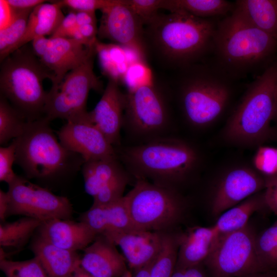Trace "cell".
I'll list each match as a JSON object with an SVG mask.
<instances>
[{
	"instance_id": "32",
	"label": "cell",
	"mask_w": 277,
	"mask_h": 277,
	"mask_svg": "<svg viewBox=\"0 0 277 277\" xmlns=\"http://www.w3.org/2000/svg\"><path fill=\"white\" fill-rule=\"evenodd\" d=\"M28 122L10 104L0 95V144L8 143L21 136Z\"/></svg>"
},
{
	"instance_id": "34",
	"label": "cell",
	"mask_w": 277,
	"mask_h": 277,
	"mask_svg": "<svg viewBox=\"0 0 277 277\" xmlns=\"http://www.w3.org/2000/svg\"><path fill=\"white\" fill-rule=\"evenodd\" d=\"M33 9L14 10V15L10 23L0 30V60L5 58L11 49L24 34L30 14Z\"/></svg>"
},
{
	"instance_id": "13",
	"label": "cell",
	"mask_w": 277,
	"mask_h": 277,
	"mask_svg": "<svg viewBox=\"0 0 277 277\" xmlns=\"http://www.w3.org/2000/svg\"><path fill=\"white\" fill-rule=\"evenodd\" d=\"M31 45L35 54L52 75L51 88L56 87L68 72L96 54L95 44L71 38L42 36L34 39Z\"/></svg>"
},
{
	"instance_id": "2",
	"label": "cell",
	"mask_w": 277,
	"mask_h": 277,
	"mask_svg": "<svg viewBox=\"0 0 277 277\" xmlns=\"http://www.w3.org/2000/svg\"><path fill=\"white\" fill-rule=\"evenodd\" d=\"M44 117L28 122L23 134L13 140L15 164L24 176L53 184L75 175L85 163L82 156L64 147Z\"/></svg>"
},
{
	"instance_id": "8",
	"label": "cell",
	"mask_w": 277,
	"mask_h": 277,
	"mask_svg": "<svg viewBox=\"0 0 277 277\" xmlns=\"http://www.w3.org/2000/svg\"><path fill=\"white\" fill-rule=\"evenodd\" d=\"M136 179L125 195L134 229L163 232L178 223L183 217L186 203L175 188Z\"/></svg>"
},
{
	"instance_id": "10",
	"label": "cell",
	"mask_w": 277,
	"mask_h": 277,
	"mask_svg": "<svg viewBox=\"0 0 277 277\" xmlns=\"http://www.w3.org/2000/svg\"><path fill=\"white\" fill-rule=\"evenodd\" d=\"M166 102L152 85H143L125 94L123 127L135 139L145 143L166 136L170 125Z\"/></svg>"
},
{
	"instance_id": "16",
	"label": "cell",
	"mask_w": 277,
	"mask_h": 277,
	"mask_svg": "<svg viewBox=\"0 0 277 277\" xmlns=\"http://www.w3.org/2000/svg\"><path fill=\"white\" fill-rule=\"evenodd\" d=\"M101 11L97 33L99 37L132 50L143 58L146 48L144 24L141 19L125 5L124 0Z\"/></svg>"
},
{
	"instance_id": "1",
	"label": "cell",
	"mask_w": 277,
	"mask_h": 277,
	"mask_svg": "<svg viewBox=\"0 0 277 277\" xmlns=\"http://www.w3.org/2000/svg\"><path fill=\"white\" fill-rule=\"evenodd\" d=\"M119 160L136 179L174 188L193 175L201 166L200 151L184 140L163 136L122 149Z\"/></svg>"
},
{
	"instance_id": "43",
	"label": "cell",
	"mask_w": 277,
	"mask_h": 277,
	"mask_svg": "<svg viewBox=\"0 0 277 277\" xmlns=\"http://www.w3.org/2000/svg\"><path fill=\"white\" fill-rule=\"evenodd\" d=\"M77 28L76 12L70 10L50 37L71 38L73 33Z\"/></svg>"
},
{
	"instance_id": "51",
	"label": "cell",
	"mask_w": 277,
	"mask_h": 277,
	"mask_svg": "<svg viewBox=\"0 0 277 277\" xmlns=\"http://www.w3.org/2000/svg\"><path fill=\"white\" fill-rule=\"evenodd\" d=\"M71 277H94L82 268L81 265L76 269Z\"/></svg>"
},
{
	"instance_id": "53",
	"label": "cell",
	"mask_w": 277,
	"mask_h": 277,
	"mask_svg": "<svg viewBox=\"0 0 277 277\" xmlns=\"http://www.w3.org/2000/svg\"><path fill=\"white\" fill-rule=\"evenodd\" d=\"M274 121H275V122L276 123V128H277V105H276V113H275V118H274Z\"/></svg>"
},
{
	"instance_id": "50",
	"label": "cell",
	"mask_w": 277,
	"mask_h": 277,
	"mask_svg": "<svg viewBox=\"0 0 277 277\" xmlns=\"http://www.w3.org/2000/svg\"><path fill=\"white\" fill-rule=\"evenodd\" d=\"M244 277H277L276 272H261L248 275Z\"/></svg>"
},
{
	"instance_id": "7",
	"label": "cell",
	"mask_w": 277,
	"mask_h": 277,
	"mask_svg": "<svg viewBox=\"0 0 277 277\" xmlns=\"http://www.w3.org/2000/svg\"><path fill=\"white\" fill-rule=\"evenodd\" d=\"M26 45L1 61L0 95L28 122L44 117L48 92L43 81L52 75Z\"/></svg>"
},
{
	"instance_id": "11",
	"label": "cell",
	"mask_w": 277,
	"mask_h": 277,
	"mask_svg": "<svg viewBox=\"0 0 277 277\" xmlns=\"http://www.w3.org/2000/svg\"><path fill=\"white\" fill-rule=\"evenodd\" d=\"M94 56L68 72L61 83L48 92L44 118L49 122L67 121L87 112L86 105L91 90L100 92L103 85L93 71Z\"/></svg>"
},
{
	"instance_id": "40",
	"label": "cell",
	"mask_w": 277,
	"mask_h": 277,
	"mask_svg": "<svg viewBox=\"0 0 277 277\" xmlns=\"http://www.w3.org/2000/svg\"><path fill=\"white\" fill-rule=\"evenodd\" d=\"M15 144L13 141L7 147H0V181L8 184L12 183L17 175L12 169L15 163Z\"/></svg>"
},
{
	"instance_id": "47",
	"label": "cell",
	"mask_w": 277,
	"mask_h": 277,
	"mask_svg": "<svg viewBox=\"0 0 277 277\" xmlns=\"http://www.w3.org/2000/svg\"><path fill=\"white\" fill-rule=\"evenodd\" d=\"M76 18L77 27L86 24L96 23L95 12L86 11L76 12Z\"/></svg>"
},
{
	"instance_id": "38",
	"label": "cell",
	"mask_w": 277,
	"mask_h": 277,
	"mask_svg": "<svg viewBox=\"0 0 277 277\" xmlns=\"http://www.w3.org/2000/svg\"><path fill=\"white\" fill-rule=\"evenodd\" d=\"M124 2L144 24L147 25L158 14L159 9H164L165 0H124Z\"/></svg>"
},
{
	"instance_id": "20",
	"label": "cell",
	"mask_w": 277,
	"mask_h": 277,
	"mask_svg": "<svg viewBox=\"0 0 277 277\" xmlns=\"http://www.w3.org/2000/svg\"><path fill=\"white\" fill-rule=\"evenodd\" d=\"M36 233L53 245L72 251L83 250L98 235L84 222L60 219L42 222Z\"/></svg>"
},
{
	"instance_id": "18",
	"label": "cell",
	"mask_w": 277,
	"mask_h": 277,
	"mask_svg": "<svg viewBox=\"0 0 277 277\" xmlns=\"http://www.w3.org/2000/svg\"><path fill=\"white\" fill-rule=\"evenodd\" d=\"M125 108V94L111 79L94 108L89 112L92 122L115 148L120 146Z\"/></svg>"
},
{
	"instance_id": "17",
	"label": "cell",
	"mask_w": 277,
	"mask_h": 277,
	"mask_svg": "<svg viewBox=\"0 0 277 277\" xmlns=\"http://www.w3.org/2000/svg\"><path fill=\"white\" fill-rule=\"evenodd\" d=\"M103 235L121 248L126 263L134 272L156 258L162 248L163 232L132 229Z\"/></svg>"
},
{
	"instance_id": "19",
	"label": "cell",
	"mask_w": 277,
	"mask_h": 277,
	"mask_svg": "<svg viewBox=\"0 0 277 277\" xmlns=\"http://www.w3.org/2000/svg\"><path fill=\"white\" fill-rule=\"evenodd\" d=\"M115 246L105 236L97 235L83 250L81 266L94 277H121L128 269Z\"/></svg>"
},
{
	"instance_id": "15",
	"label": "cell",
	"mask_w": 277,
	"mask_h": 277,
	"mask_svg": "<svg viewBox=\"0 0 277 277\" xmlns=\"http://www.w3.org/2000/svg\"><path fill=\"white\" fill-rule=\"evenodd\" d=\"M56 133L62 145L85 162L118 157L115 147L92 122L88 111L67 121Z\"/></svg>"
},
{
	"instance_id": "14",
	"label": "cell",
	"mask_w": 277,
	"mask_h": 277,
	"mask_svg": "<svg viewBox=\"0 0 277 277\" xmlns=\"http://www.w3.org/2000/svg\"><path fill=\"white\" fill-rule=\"evenodd\" d=\"M265 177L246 165L231 166L220 175L211 193L212 214L219 217L249 196L263 191Z\"/></svg>"
},
{
	"instance_id": "27",
	"label": "cell",
	"mask_w": 277,
	"mask_h": 277,
	"mask_svg": "<svg viewBox=\"0 0 277 277\" xmlns=\"http://www.w3.org/2000/svg\"><path fill=\"white\" fill-rule=\"evenodd\" d=\"M42 222L24 216L12 222H1L0 245L3 259L22 250L36 233Z\"/></svg>"
},
{
	"instance_id": "25",
	"label": "cell",
	"mask_w": 277,
	"mask_h": 277,
	"mask_svg": "<svg viewBox=\"0 0 277 277\" xmlns=\"http://www.w3.org/2000/svg\"><path fill=\"white\" fill-rule=\"evenodd\" d=\"M234 3V12L277 39V0H238Z\"/></svg>"
},
{
	"instance_id": "46",
	"label": "cell",
	"mask_w": 277,
	"mask_h": 277,
	"mask_svg": "<svg viewBox=\"0 0 277 277\" xmlns=\"http://www.w3.org/2000/svg\"><path fill=\"white\" fill-rule=\"evenodd\" d=\"M9 5L15 10L33 9L37 6L47 2L43 0H7Z\"/></svg>"
},
{
	"instance_id": "52",
	"label": "cell",
	"mask_w": 277,
	"mask_h": 277,
	"mask_svg": "<svg viewBox=\"0 0 277 277\" xmlns=\"http://www.w3.org/2000/svg\"><path fill=\"white\" fill-rule=\"evenodd\" d=\"M121 277H132V273L128 269Z\"/></svg>"
},
{
	"instance_id": "41",
	"label": "cell",
	"mask_w": 277,
	"mask_h": 277,
	"mask_svg": "<svg viewBox=\"0 0 277 277\" xmlns=\"http://www.w3.org/2000/svg\"><path fill=\"white\" fill-rule=\"evenodd\" d=\"M63 7L69 8L75 12L86 11L95 12L97 9L118 4L120 0H62L60 1Z\"/></svg>"
},
{
	"instance_id": "23",
	"label": "cell",
	"mask_w": 277,
	"mask_h": 277,
	"mask_svg": "<svg viewBox=\"0 0 277 277\" xmlns=\"http://www.w3.org/2000/svg\"><path fill=\"white\" fill-rule=\"evenodd\" d=\"M78 220L88 225L98 235L134 229L125 196L108 205L91 206L89 209L80 214Z\"/></svg>"
},
{
	"instance_id": "35",
	"label": "cell",
	"mask_w": 277,
	"mask_h": 277,
	"mask_svg": "<svg viewBox=\"0 0 277 277\" xmlns=\"http://www.w3.org/2000/svg\"><path fill=\"white\" fill-rule=\"evenodd\" d=\"M0 268L6 277H47L42 265L35 257L22 261L0 260Z\"/></svg>"
},
{
	"instance_id": "4",
	"label": "cell",
	"mask_w": 277,
	"mask_h": 277,
	"mask_svg": "<svg viewBox=\"0 0 277 277\" xmlns=\"http://www.w3.org/2000/svg\"><path fill=\"white\" fill-rule=\"evenodd\" d=\"M276 50V38L233 11L217 23L212 51L216 66L232 79L272 63Z\"/></svg>"
},
{
	"instance_id": "3",
	"label": "cell",
	"mask_w": 277,
	"mask_h": 277,
	"mask_svg": "<svg viewBox=\"0 0 277 277\" xmlns=\"http://www.w3.org/2000/svg\"><path fill=\"white\" fill-rule=\"evenodd\" d=\"M277 105V61L247 89L222 131L224 140L239 146H260L272 137Z\"/></svg>"
},
{
	"instance_id": "30",
	"label": "cell",
	"mask_w": 277,
	"mask_h": 277,
	"mask_svg": "<svg viewBox=\"0 0 277 277\" xmlns=\"http://www.w3.org/2000/svg\"><path fill=\"white\" fill-rule=\"evenodd\" d=\"M234 3L225 0H165L164 9L171 12L183 11L202 18L228 16Z\"/></svg>"
},
{
	"instance_id": "45",
	"label": "cell",
	"mask_w": 277,
	"mask_h": 277,
	"mask_svg": "<svg viewBox=\"0 0 277 277\" xmlns=\"http://www.w3.org/2000/svg\"><path fill=\"white\" fill-rule=\"evenodd\" d=\"M14 15V10L7 0H0V30L5 28L11 22Z\"/></svg>"
},
{
	"instance_id": "49",
	"label": "cell",
	"mask_w": 277,
	"mask_h": 277,
	"mask_svg": "<svg viewBox=\"0 0 277 277\" xmlns=\"http://www.w3.org/2000/svg\"><path fill=\"white\" fill-rule=\"evenodd\" d=\"M152 262L132 273V277H150V269Z\"/></svg>"
},
{
	"instance_id": "12",
	"label": "cell",
	"mask_w": 277,
	"mask_h": 277,
	"mask_svg": "<svg viewBox=\"0 0 277 277\" xmlns=\"http://www.w3.org/2000/svg\"><path fill=\"white\" fill-rule=\"evenodd\" d=\"M9 205L6 218L22 215L42 222L54 219L70 220L73 208L66 196L54 194L49 188L17 175L9 185Z\"/></svg>"
},
{
	"instance_id": "33",
	"label": "cell",
	"mask_w": 277,
	"mask_h": 277,
	"mask_svg": "<svg viewBox=\"0 0 277 277\" xmlns=\"http://www.w3.org/2000/svg\"><path fill=\"white\" fill-rule=\"evenodd\" d=\"M255 249L264 271L277 272V220L270 227L257 234Z\"/></svg>"
},
{
	"instance_id": "26",
	"label": "cell",
	"mask_w": 277,
	"mask_h": 277,
	"mask_svg": "<svg viewBox=\"0 0 277 277\" xmlns=\"http://www.w3.org/2000/svg\"><path fill=\"white\" fill-rule=\"evenodd\" d=\"M95 46L103 72L117 83L123 81L131 64L143 60L133 50L117 44H104L97 40Z\"/></svg>"
},
{
	"instance_id": "48",
	"label": "cell",
	"mask_w": 277,
	"mask_h": 277,
	"mask_svg": "<svg viewBox=\"0 0 277 277\" xmlns=\"http://www.w3.org/2000/svg\"><path fill=\"white\" fill-rule=\"evenodd\" d=\"M9 199L7 192L0 189V219L1 222L5 221L8 208Z\"/></svg>"
},
{
	"instance_id": "44",
	"label": "cell",
	"mask_w": 277,
	"mask_h": 277,
	"mask_svg": "<svg viewBox=\"0 0 277 277\" xmlns=\"http://www.w3.org/2000/svg\"><path fill=\"white\" fill-rule=\"evenodd\" d=\"M171 277H208L203 264L195 266L175 268Z\"/></svg>"
},
{
	"instance_id": "29",
	"label": "cell",
	"mask_w": 277,
	"mask_h": 277,
	"mask_svg": "<svg viewBox=\"0 0 277 277\" xmlns=\"http://www.w3.org/2000/svg\"><path fill=\"white\" fill-rule=\"evenodd\" d=\"M81 171L85 191L92 197L112 180L127 172L118 157L85 162Z\"/></svg>"
},
{
	"instance_id": "22",
	"label": "cell",
	"mask_w": 277,
	"mask_h": 277,
	"mask_svg": "<svg viewBox=\"0 0 277 277\" xmlns=\"http://www.w3.org/2000/svg\"><path fill=\"white\" fill-rule=\"evenodd\" d=\"M29 247L42 265L47 277H71L80 266L81 256L77 251L58 248L36 233Z\"/></svg>"
},
{
	"instance_id": "31",
	"label": "cell",
	"mask_w": 277,
	"mask_h": 277,
	"mask_svg": "<svg viewBox=\"0 0 277 277\" xmlns=\"http://www.w3.org/2000/svg\"><path fill=\"white\" fill-rule=\"evenodd\" d=\"M178 234L163 232L162 248L153 261L150 277H171L176 267L179 250Z\"/></svg>"
},
{
	"instance_id": "24",
	"label": "cell",
	"mask_w": 277,
	"mask_h": 277,
	"mask_svg": "<svg viewBox=\"0 0 277 277\" xmlns=\"http://www.w3.org/2000/svg\"><path fill=\"white\" fill-rule=\"evenodd\" d=\"M60 1L44 3L31 11L26 31L21 39L11 49L8 55L15 50L42 36H51L65 16Z\"/></svg>"
},
{
	"instance_id": "42",
	"label": "cell",
	"mask_w": 277,
	"mask_h": 277,
	"mask_svg": "<svg viewBox=\"0 0 277 277\" xmlns=\"http://www.w3.org/2000/svg\"><path fill=\"white\" fill-rule=\"evenodd\" d=\"M264 177L265 185L263 192L267 207L277 214V174Z\"/></svg>"
},
{
	"instance_id": "36",
	"label": "cell",
	"mask_w": 277,
	"mask_h": 277,
	"mask_svg": "<svg viewBox=\"0 0 277 277\" xmlns=\"http://www.w3.org/2000/svg\"><path fill=\"white\" fill-rule=\"evenodd\" d=\"M129 179L126 172L112 180L93 197L92 206L108 205L122 199Z\"/></svg>"
},
{
	"instance_id": "9",
	"label": "cell",
	"mask_w": 277,
	"mask_h": 277,
	"mask_svg": "<svg viewBox=\"0 0 277 277\" xmlns=\"http://www.w3.org/2000/svg\"><path fill=\"white\" fill-rule=\"evenodd\" d=\"M256 235L249 223L238 230L220 234L203 264L208 277H244L264 272L256 252Z\"/></svg>"
},
{
	"instance_id": "5",
	"label": "cell",
	"mask_w": 277,
	"mask_h": 277,
	"mask_svg": "<svg viewBox=\"0 0 277 277\" xmlns=\"http://www.w3.org/2000/svg\"><path fill=\"white\" fill-rule=\"evenodd\" d=\"M159 53L171 64L185 68L212 51L217 23L183 11L157 14L147 24Z\"/></svg>"
},
{
	"instance_id": "6",
	"label": "cell",
	"mask_w": 277,
	"mask_h": 277,
	"mask_svg": "<svg viewBox=\"0 0 277 277\" xmlns=\"http://www.w3.org/2000/svg\"><path fill=\"white\" fill-rule=\"evenodd\" d=\"M184 69L178 95L183 115L194 128L208 127L227 109L232 95V79L216 65L194 64Z\"/></svg>"
},
{
	"instance_id": "28",
	"label": "cell",
	"mask_w": 277,
	"mask_h": 277,
	"mask_svg": "<svg viewBox=\"0 0 277 277\" xmlns=\"http://www.w3.org/2000/svg\"><path fill=\"white\" fill-rule=\"evenodd\" d=\"M268 209L263 191L255 193L217 217L213 225L219 234L241 229L249 224L250 217L256 212Z\"/></svg>"
},
{
	"instance_id": "37",
	"label": "cell",
	"mask_w": 277,
	"mask_h": 277,
	"mask_svg": "<svg viewBox=\"0 0 277 277\" xmlns=\"http://www.w3.org/2000/svg\"><path fill=\"white\" fill-rule=\"evenodd\" d=\"M253 167L263 176L277 174V148L259 147L253 159Z\"/></svg>"
},
{
	"instance_id": "39",
	"label": "cell",
	"mask_w": 277,
	"mask_h": 277,
	"mask_svg": "<svg viewBox=\"0 0 277 277\" xmlns=\"http://www.w3.org/2000/svg\"><path fill=\"white\" fill-rule=\"evenodd\" d=\"M128 87V90L138 87L152 84L150 69L143 61L135 62L129 67L123 81Z\"/></svg>"
},
{
	"instance_id": "21",
	"label": "cell",
	"mask_w": 277,
	"mask_h": 277,
	"mask_svg": "<svg viewBox=\"0 0 277 277\" xmlns=\"http://www.w3.org/2000/svg\"><path fill=\"white\" fill-rule=\"evenodd\" d=\"M219 235L213 225L194 226L178 234L179 246L175 268L203 264Z\"/></svg>"
}]
</instances>
